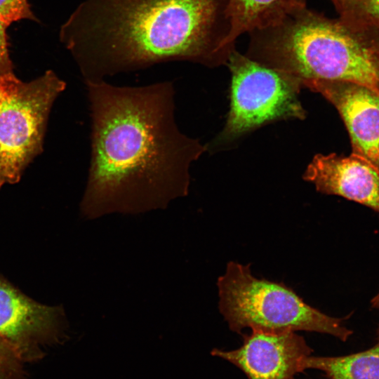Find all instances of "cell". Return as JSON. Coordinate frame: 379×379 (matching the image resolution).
I'll use <instances>...</instances> for the list:
<instances>
[{
	"label": "cell",
	"mask_w": 379,
	"mask_h": 379,
	"mask_svg": "<svg viewBox=\"0 0 379 379\" xmlns=\"http://www.w3.org/2000/svg\"><path fill=\"white\" fill-rule=\"evenodd\" d=\"M303 368L317 369L326 379H379V345L367 350L340 357H307Z\"/></svg>",
	"instance_id": "7c38bea8"
},
{
	"label": "cell",
	"mask_w": 379,
	"mask_h": 379,
	"mask_svg": "<svg viewBox=\"0 0 379 379\" xmlns=\"http://www.w3.org/2000/svg\"><path fill=\"white\" fill-rule=\"evenodd\" d=\"M312 350L295 332L252 330L238 349H213L211 354L234 364L248 379H293L305 371L304 360Z\"/></svg>",
	"instance_id": "ba28073f"
},
{
	"label": "cell",
	"mask_w": 379,
	"mask_h": 379,
	"mask_svg": "<svg viewBox=\"0 0 379 379\" xmlns=\"http://www.w3.org/2000/svg\"><path fill=\"white\" fill-rule=\"evenodd\" d=\"M305 6V0H228L231 25L228 46L235 48L240 35L274 26Z\"/></svg>",
	"instance_id": "8fae6325"
},
{
	"label": "cell",
	"mask_w": 379,
	"mask_h": 379,
	"mask_svg": "<svg viewBox=\"0 0 379 379\" xmlns=\"http://www.w3.org/2000/svg\"><path fill=\"white\" fill-rule=\"evenodd\" d=\"M8 25L0 18V78L13 73V66L8 48L6 35Z\"/></svg>",
	"instance_id": "2e32d148"
},
{
	"label": "cell",
	"mask_w": 379,
	"mask_h": 379,
	"mask_svg": "<svg viewBox=\"0 0 379 379\" xmlns=\"http://www.w3.org/2000/svg\"><path fill=\"white\" fill-rule=\"evenodd\" d=\"M21 361L14 350L0 338V379H23Z\"/></svg>",
	"instance_id": "5bb4252c"
},
{
	"label": "cell",
	"mask_w": 379,
	"mask_h": 379,
	"mask_svg": "<svg viewBox=\"0 0 379 379\" xmlns=\"http://www.w3.org/2000/svg\"><path fill=\"white\" fill-rule=\"evenodd\" d=\"M217 284L220 312L234 332L245 328L274 333L305 331L332 335L343 341L352 333L342 319L307 305L291 288L255 278L250 265L230 262Z\"/></svg>",
	"instance_id": "277c9868"
},
{
	"label": "cell",
	"mask_w": 379,
	"mask_h": 379,
	"mask_svg": "<svg viewBox=\"0 0 379 379\" xmlns=\"http://www.w3.org/2000/svg\"><path fill=\"white\" fill-rule=\"evenodd\" d=\"M65 314L26 296L0 277V338L22 361L39 358L46 344L62 338Z\"/></svg>",
	"instance_id": "52a82bcc"
},
{
	"label": "cell",
	"mask_w": 379,
	"mask_h": 379,
	"mask_svg": "<svg viewBox=\"0 0 379 379\" xmlns=\"http://www.w3.org/2000/svg\"><path fill=\"white\" fill-rule=\"evenodd\" d=\"M0 18L8 25L22 19L35 20L27 0H0Z\"/></svg>",
	"instance_id": "9a60e30c"
},
{
	"label": "cell",
	"mask_w": 379,
	"mask_h": 379,
	"mask_svg": "<svg viewBox=\"0 0 379 379\" xmlns=\"http://www.w3.org/2000/svg\"><path fill=\"white\" fill-rule=\"evenodd\" d=\"M66 83L52 70L29 82L0 78V188L18 182L43 151L51 109Z\"/></svg>",
	"instance_id": "5b68a950"
},
{
	"label": "cell",
	"mask_w": 379,
	"mask_h": 379,
	"mask_svg": "<svg viewBox=\"0 0 379 379\" xmlns=\"http://www.w3.org/2000/svg\"><path fill=\"white\" fill-rule=\"evenodd\" d=\"M228 0H84L60 39L85 82L171 61L226 64Z\"/></svg>",
	"instance_id": "7a4b0ae2"
},
{
	"label": "cell",
	"mask_w": 379,
	"mask_h": 379,
	"mask_svg": "<svg viewBox=\"0 0 379 379\" xmlns=\"http://www.w3.org/2000/svg\"><path fill=\"white\" fill-rule=\"evenodd\" d=\"M226 64L232 76L230 106L220 140L234 139L274 120L305 117L298 98L300 79L235 49Z\"/></svg>",
	"instance_id": "8992f818"
},
{
	"label": "cell",
	"mask_w": 379,
	"mask_h": 379,
	"mask_svg": "<svg viewBox=\"0 0 379 379\" xmlns=\"http://www.w3.org/2000/svg\"><path fill=\"white\" fill-rule=\"evenodd\" d=\"M304 179L317 191L345 197L379 213V169L360 155L317 154Z\"/></svg>",
	"instance_id": "30bf717a"
},
{
	"label": "cell",
	"mask_w": 379,
	"mask_h": 379,
	"mask_svg": "<svg viewBox=\"0 0 379 379\" xmlns=\"http://www.w3.org/2000/svg\"><path fill=\"white\" fill-rule=\"evenodd\" d=\"M302 84L336 108L349 133L352 153L379 169V92L347 81L317 79Z\"/></svg>",
	"instance_id": "9c48e42d"
},
{
	"label": "cell",
	"mask_w": 379,
	"mask_h": 379,
	"mask_svg": "<svg viewBox=\"0 0 379 379\" xmlns=\"http://www.w3.org/2000/svg\"><path fill=\"white\" fill-rule=\"evenodd\" d=\"M85 84L91 154L82 215L138 214L187 196L191 165L207 147L179 129L173 84Z\"/></svg>",
	"instance_id": "6da1fadb"
},
{
	"label": "cell",
	"mask_w": 379,
	"mask_h": 379,
	"mask_svg": "<svg viewBox=\"0 0 379 379\" xmlns=\"http://www.w3.org/2000/svg\"><path fill=\"white\" fill-rule=\"evenodd\" d=\"M340 20L361 31L379 26V0H331Z\"/></svg>",
	"instance_id": "4fadbf2b"
},
{
	"label": "cell",
	"mask_w": 379,
	"mask_h": 379,
	"mask_svg": "<svg viewBox=\"0 0 379 379\" xmlns=\"http://www.w3.org/2000/svg\"><path fill=\"white\" fill-rule=\"evenodd\" d=\"M249 34L248 58L302 83L347 81L379 92V68L368 36L340 19L328 18L305 6L277 25Z\"/></svg>",
	"instance_id": "3957f363"
},
{
	"label": "cell",
	"mask_w": 379,
	"mask_h": 379,
	"mask_svg": "<svg viewBox=\"0 0 379 379\" xmlns=\"http://www.w3.org/2000/svg\"><path fill=\"white\" fill-rule=\"evenodd\" d=\"M372 305L379 310V293L373 298L371 301ZM379 345V328H378V343Z\"/></svg>",
	"instance_id": "ac0fdd59"
},
{
	"label": "cell",
	"mask_w": 379,
	"mask_h": 379,
	"mask_svg": "<svg viewBox=\"0 0 379 379\" xmlns=\"http://www.w3.org/2000/svg\"><path fill=\"white\" fill-rule=\"evenodd\" d=\"M374 51L379 68V26L365 30Z\"/></svg>",
	"instance_id": "e0dca14e"
}]
</instances>
